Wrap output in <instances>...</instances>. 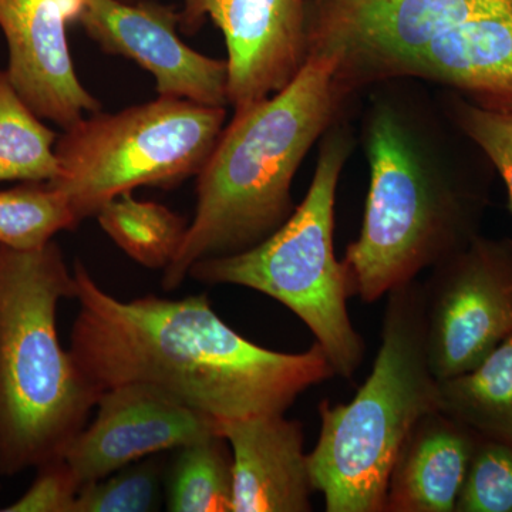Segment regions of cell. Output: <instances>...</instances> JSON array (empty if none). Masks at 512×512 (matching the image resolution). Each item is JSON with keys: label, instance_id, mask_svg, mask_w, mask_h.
I'll list each match as a JSON object with an SVG mask.
<instances>
[{"label": "cell", "instance_id": "6da1fadb", "mask_svg": "<svg viewBox=\"0 0 512 512\" xmlns=\"http://www.w3.org/2000/svg\"><path fill=\"white\" fill-rule=\"evenodd\" d=\"M73 275L79 312L70 353L101 393L150 384L218 423L285 414L303 392L336 375L318 343L302 353L255 345L215 313L207 295L120 301L82 262Z\"/></svg>", "mask_w": 512, "mask_h": 512}, {"label": "cell", "instance_id": "7a4b0ae2", "mask_svg": "<svg viewBox=\"0 0 512 512\" xmlns=\"http://www.w3.org/2000/svg\"><path fill=\"white\" fill-rule=\"evenodd\" d=\"M306 32L309 56L335 63L346 100L423 80L512 107V0H308Z\"/></svg>", "mask_w": 512, "mask_h": 512}, {"label": "cell", "instance_id": "3957f363", "mask_svg": "<svg viewBox=\"0 0 512 512\" xmlns=\"http://www.w3.org/2000/svg\"><path fill=\"white\" fill-rule=\"evenodd\" d=\"M335 63L308 56L281 92L234 113L197 175V210L163 286L177 288L191 266L265 241L295 211L292 183L316 141L342 117Z\"/></svg>", "mask_w": 512, "mask_h": 512}, {"label": "cell", "instance_id": "277c9868", "mask_svg": "<svg viewBox=\"0 0 512 512\" xmlns=\"http://www.w3.org/2000/svg\"><path fill=\"white\" fill-rule=\"evenodd\" d=\"M363 143L370 167L365 217L342 266L349 298L373 303L480 235L488 184L444 165L409 107L387 96L370 104Z\"/></svg>", "mask_w": 512, "mask_h": 512}, {"label": "cell", "instance_id": "5b68a950", "mask_svg": "<svg viewBox=\"0 0 512 512\" xmlns=\"http://www.w3.org/2000/svg\"><path fill=\"white\" fill-rule=\"evenodd\" d=\"M74 293L55 241L30 251L0 247L2 474L63 457L103 394L57 335V306Z\"/></svg>", "mask_w": 512, "mask_h": 512}, {"label": "cell", "instance_id": "8992f818", "mask_svg": "<svg viewBox=\"0 0 512 512\" xmlns=\"http://www.w3.org/2000/svg\"><path fill=\"white\" fill-rule=\"evenodd\" d=\"M382 345L372 373L348 404L319 406L308 454L313 487L328 512H384L390 473L417 421L437 409L439 380L427 356L421 282L387 293Z\"/></svg>", "mask_w": 512, "mask_h": 512}, {"label": "cell", "instance_id": "52a82bcc", "mask_svg": "<svg viewBox=\"0 0 512 512\" xmlns=\"http://www.w3.org/2000/svg\"><path fill=\"white\" fill-rule=\"evenodd\" d=\"M355 140L336 121L323 134L305 198L281 228L239 254L204 259L188 275L210 285H238L285 305L311 329L336 375L352 379L366 353L353 326L342 261L335 254L336 191Z\"/></svg>", "mask_w": 512, "mask_h": 512}, {"label": "cell", "instance_id": "ba28073f", "mask_svg": "<svg viewBox=\"0 0 512 512\" xmlns=\"http://www.w3.org/2000/svg\"><path fill=\"white\" fill-rule=\"evenodd\" d=\"M225 121V107L165 96L87 114L57 138L60 174L50 184L82 222L137 188H173L197 177Z\"/></svg>", "mask_w": 512, "mask_h": 512}, {"label": "cell", "instance_id": "9c48e42d", "mask_svg": "<svg viewBox=\"0 0 512 512\" xmlns=\"http://www.w3.org/2000/svg\"><path fill=\"white\" fill-rule=\"evenodd\" d=\"M421 293L431 373L474 369L512 335V239L478 235L431 268Z\"/></svg>", "mask_w": 512, "mask_h": 512}, {"label": "cell", "instance_id": "30bf717a", "mask_svg": "<svg viewBox=\"0 0 512 512\" xmlns=\"http://www.w3.org/2000/svg\"><path fill=\"white\" fill-rule=\"evenodd\" d=\"M308 0H184L180 32L195 35L210 19L227 45L228 106L234 113L281 92L309 56Z\"/></svg>", "mask_w": 512, "mask_h": 512}, {"label": "cell", "instance_id": "8fae6325", "mask_svg": "<svg viewBox=\"0 0 512 512\" xmlns=\"http://www.w3.org/2000/svg\"><path fill=\"white\" fill-rule=\"evenodd\" d=\"M109 55L133 60L156 80L158 96L228 106L227 59H214L181 39L180 12L157 0H86L77 22Z\"/></svg>", "mask_w": 512, "mask_h": 512}, {"label": "cell", "instance_id": "7c38bea8", "mask_svg": "<svg viewBox=\"0 0 512 512\" xmlns=\"http://www.w3.org/2000/svg\"><path fill=\"white\" fill-rule=\"evenodd\" d=\"M96 407V419L80 431L63 456L82 487L218 431L210 417L146 383L111 387Z\"/></svg>", "mask_w": 512, "mask_h": 512}, {"label": "cell", "instance_id": "4fadbf2b", "mask_svg": "<svg viewBox=\"0 0 512 512\" xmlns=\"http://www.w3.org/2000/svg\"><path fill=\"white\" fill-rule=\"evenodd\" d=\"M86 0H0V30L8 46L10 82L40 119L63 130L100 101L80 82L69 45V25Z\"/></svg>", "mask_w": 512, "mask_h": 512}, {"label": "cell", "instance_id": "5bb4252c", "mask_svg": "<svg viewBox=\"0 0 512 512\" xmlns=\"http://www.w3.org/2000/svg\"><path fill=\"white\" fill-rule=\"evenodd\" d=\"M232 456V512L312 511L313 487L299 421L285 414L218 421Z\"/></svg>", "mask_w": 512, "mask_h": 512}, {"label": "cell", "instance_id": "9a60e30c", "mask_svg": "<svg viewBox=\"0 0 512 512\" xmlns=\"http://www.w3.org/2000/svg\"><path fill=\"white\" fill-rule=\"evenodd\" d=\"M478 439L440 410L421 417L394 461L384 512H456Z\"/></svg>", "mask_w": 512, "mask_h": 512}, {"label": "cell", "instance_id": "2e32d148", "mask_svg": "<svg viewBox=\"0 0 512 512\" xmlns=\"http://www.w3.org/2000/svg\"><path fill=\"white\" fill-rule=\"evenodd\" d=\"M437 409L484 439L512 446V335L474 369L439 380Z\"/></svg>", "mask_w": 512, "mask_h": 512}, {"label": "cell", "instance_id": "e0dca14e", "mask_svg": "<svg viewBox=\"0 0 512 512\" xmlns=\"http://www.w3.org/2000/svg\"><path fill=\"white\" fill-rule=\"evenodd\" d=\"M59 134L43 123L0 69V183H50L60 174Z\"/></svg>", "mask_w": 512, "mask_h": 512}, {"label": "cell", "instance_id": "ac0fdd59", "mask_svg": "<svg viewBox=\"0 0 512 512\" xmlns=\"http://www.w3.org/2000/svg\"><path fill=\"white\" fill-rule=\"evenodd\" d=\"M96 217L124 254L150 269L174 261L190 225L163 204L134 200L131 192L104 205Z\"/></svg>", "mask_w": 512, "mask_h": 512}, {"label": "cell", "instance_id": "d6986e66", "mask_svg": "<svg viewBox=\"0 0 512 512\" xmlns=\"http://www.w3.org/2000/svg\"><path fill=\"white\" fill-rule=\"evenodd\" d=\"M173 512H232V456L218 431L178 448L167 484Z\"/></svg>", "mask_w": 512, "mask_h": 512}, {"label": "cell", "instance_id": "ffe728a7", "mask_svg": "<svg viewBox=\"0 0 512 512\" xmlns=\"http://www.w3.org/2000/svg\"><path fill=\"white\" fill-rule=\"evenodd\" d=\"M79 224L69 202L50 183H22L0 191V247L30 251Z\"/></svg>", "mask_w": 512, "mask_h": 512}, {"label": "cell", "instance_id": "44dd1931", "mask_svg": "<svg viewBox=\"0 0 512 512\" xmlns=\"http://www.w3.org/2000/svg\"><path fill=\"white\" fill-rule=\"evenodd\" d=\"M161 467L156 460L130 464L106 478L83 485L74 512H146L160 498Z\"/></svg>", "mask_w": 512, "mask_h": 512}, {"label": "cell", "instance_id": "7402d4cb", "mask_svg": "<svg viewBox=\"0 0 512 512\" xmlns=\"http://www.w3.org/2000/svg\"><path fill=\"white\" fill-rule=\"evenodd\" d=\"M456 512H512L511 444L478 439Z\"/></svg>", "mask_w": 512, "mask_h": 512}, {"label": "cell", "instance_id": "603a6c76", "mask_svg": "<svg viewBox=\"0 0 512 512\" xmlns=\"http://www.w3.org/2000/svg\"><path fill=\"white\" fill-rule=\"evenodd\" d=\"M448 116L458 130L487 156L507 185L512 208V107L493 109L478 106L454 93Z\"/></svg>", "mask_w": 512, "mask_h": 512}, {"label": "cell", "instance_id": "cb8c5ba5", "mask_svg": "<svg viewBox=\"0 0 512 512\" xmlns=\"http://www.w3.org/2000/svg\"><path fill=\"white\" fill-rule=\"evenodd\" d=\"M39 468L36 480L16 503L3 512H74L82 484L64 457L47 461Z\"/></svg>", "mask_w": 512, "mask_h": 512}, {"label": "cell", "instance_id": "d4e9b609", "mask_svg": "<svg viewBox=\"0 0 512 512\" xmlns=\"http://www.w3.org/2000/svg\"><path fill=\"white\" fill-rule=\"evenodd\" d=\"M124 2H134V0H124Z\"/></svg>", "mask_w": 512, "mask_h": 512}]
</instances>
